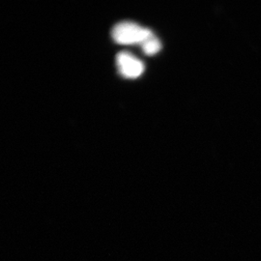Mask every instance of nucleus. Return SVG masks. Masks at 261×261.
<instances>
[{
	"instance_id": "obj_3",
	"label": "nucleus",
	"mask_w": 261,
	"mask_h": 261,
	"mask_svg": "<svg viewBox=\"0 0 261 261\" xmlns=\"http://www.w3.org/2000/svg\"><path fill=\"white\" fill-rule=\"evenodd\" d=\"M141 48H142V50L145 55L154 56V55L158 54L159 51L161 50L162 44H161L160 40L153 35V36L148 38L147 40H145L141 44Z\"/></svg>"
},
{
	"instance_id": "obj_2",
	"label": "nucleus",
	"mask_w": 261,
	"mask_h": 261,
	"mask_svg": "<svg viewBox=\"0 0 261 261\" xmlns=\"http://www.w3.org/2000/svg\"><path fill=\"white\" fill-rule=\"evenodd\" d=\"M116 63L119 73L127 79H137L144 72L142 61L126 51L120 53L117 56Z\"/></svg>"
},
{
	"instance_id": "obj_1",
	"label": "nucleus",
	"mask_w": 261,
	"mask_h": 261,
	"mask_svg": "<svg viewBox=\"0 0 261 261\" xmlns=\"http://www.w3.org/2000/svg\"><path fill=\"white\" fill-rule=\"evenodd\" d=\"M113 40L120 45L142 44L145 40L153 36L152 31L148 28H142L138 23L124 21L117 23L112 29Z\"/></svg>"
}]
</instances>
